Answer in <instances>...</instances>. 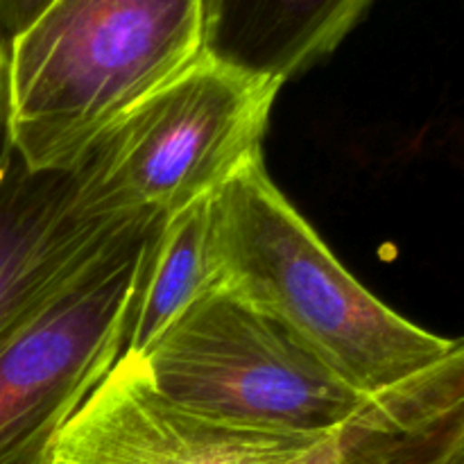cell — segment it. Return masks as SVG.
<instances>
[{
	"mask_svg": "<svg viewBox=\"0 0 464 464\" xmlns=\"http://www.w3.org/2000/svg\"><path fill=\"white\" fill-rule=\"evenodd\" d=\"M204 0H53L9 41L14 143L72 170L130 109L202 57Z\"/></svg>",
	"mask_w": 464,
	"mask_h": 464,
	"instance_id": "cell-1",
	"label": "cell"
},
{
	"mask_svg": "<svg viewBox=\"0 0 464 464\" xmlns=\"http://www.w3.org/2000/svg\"><path fill=\"white\" fill-rule=\"evenodd\" d=\"M225 284L302 335L365 397L453 352L362 288L267 177L263 157L213 195Z\"/></svg>",
	"mask_w": 464,
	"mask_h": 464,
	"instance_id": "cell-2",
	"label": "cell"
},
{
	"mask_svg": "<svg viewBox=\"0 0 464 464\" xmlns=\"http://www.w3.org/2000/svg\"><path fill=\"white\" fill-rule=\"evenodd\" d=\"M281 84L207 54L104 130L72 168L82 208L168 218L261 159Z\"/></svg>",
	"mask_w": 464,
	"mask_h": 464,
	"instance_id": "cell-3",
	"label": "cell"
},
{
	"mask_svg": "<svg viewBox=\"0 0 464 464\" xmlns=\"http://www.w3.org/2000/svg\"><path fill=\"white\" fill-rule=\"evenodd\" d=\"M139 358L172 401L276 433L329 435L370 399L229 284L195 299Z\"/></svg>",
	"mask_w": 464,
	"mask_h": 464,
	"instance_id": "cell-4",
	"label": "cell"
},
{
	"mask_svg": "<svg viewBox=\"0 0 464 464\" xmlns=\"http://www.w3.org/2000/svg\"><path fill=\"white\" fill-rule=\"evenodd\" d=\"M161 222H130L0 344V464H50L63 426L121 358Z\"/></svg>",
	"mask_w": 464,
	"mask_h": 464,
	"instance_id": "cell-5",
	"label": "cell"
},
{
	"mask_svg": "<svg viewBox=\"0 0 464 464\" xmlns=\"http://www.w3.org/2000/svg\"><path fill=\"white\" fill-rule=\"evenodd\" d=\"M324 438L181 406L154 388L139 356L122 353L63 426L50 464H302Z\"/></svg>",
	"mask_w": 464,
	"mask_h": 464,
	"instance_id": "cell-6",
	"label": "cell"
},
{
	"mask_svg": "<svg viewBox=\"0 0 464 464\" xmlns=\"http://www.w3.org/2000/svg\"><path fill=\"white\" fill-rule=\"evenodd\" d=\"M134 220L82 208L71 170L16 159L0 184V344Z\"/></svg>",
	"mask_w": 464,
	"mask_h": 464,
	"instance_id": "cell-7",
	"label": "cell"
},
{
	"mask_svg": "<svg viewBox=\"0 0 464 464\" xmlns=\"http://www.w3.org/2000/svg\"><path fill=\"white\" fill-rule=\"evenodd\" d=\"M374 0H204L202 54L284 82L329 57Z\"/></svg>",
	"mask_w": 464,
	"mask_h": 464,
	"instance_id": "cell-8",
	"label": "cell"
},
{
	"mask_svg": "<svg viewBox=\"0 0 464 464\" xmlns=\"http://www.w3.org/2000/svg\"><path fill=\"white\" fill-rule=\"evenodd\" d=\"M220 284L225 275L211 195L163 218L140 276L122 353L143 356L179 313Z\"/></svg>",
	"mask_w": 464,
	"mask_h": 464,
	"instance_id": "cell-9",
	"label": "cell"
},
{
	"mask_svg": "<svg viewBox=\"0 0 464 464\" xmlns=\"http://www.w3.org/2000/svg\"><path fill=\"white\" fill-rule=\"evenodd\" d=\"M302 464H417V458L403 430L379 408L365 403Z\"/></svg>",
	"mask_w": 464,
	"mask_h": 464,
	"instance_id": "cell-10",
	"label": "cell"
},
{
	"mask_svg": "<svg viewBox=\"0 0 464 464\" xmlns=\"http://www.w3.org/2000/svg\"><path fill=\"white\" fill-rule=\"evenodd\" d=\"M18 159L14 143L12 91H9V39L0 30V184Z\"/></svg>",
	"mask_w": 464,
	"mask_h": 464,
	"instance_id": "cell-11",
	"label": "cell"
},
{
	"mask_svg": "<svg viewBox=\"0 0 464 464\" xmlns=\"http://www.w3.org/2000/svg\"><path fill=\"white\" fill-rule=\"evenodd\" d=\"M53 0H0V30L9 41L21 34Z\"/></svg>",
	"mask_w": 464,
	"mask_h": 464,
	"instance_id": "cell-12",
	"label": "cell"
},
{
	"mask_svg": "<svg viewBox=\"0 0 464 464\" xmlns=\"http://www.w3.org/2000/svg\"><path fill=\"white\" fill-rule=\"evenodd\" d=\"M438 464H464V430L453 440L451 447L442 453Z\"/></svg>",
	"mask_w": 464,
	"mask_h": 464,
	"instance_id": "cell-13",
	"label": "cell"
}]
</instances>
